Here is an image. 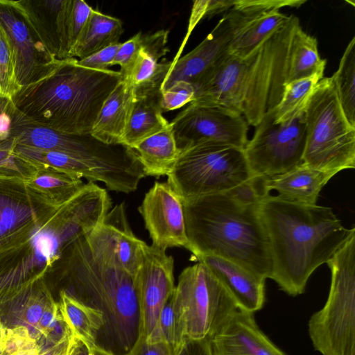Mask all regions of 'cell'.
<instances>
[{
    "label": "cell",
    "mask_w": 355,
    "mask_h": 355,
    "mask_svg": "<svg viewBox=\"0 0 355 355\" xmlns=\"http://www.w3.org/2000/svg\"><path fill=\"white\" fill-rule=\"evenodd\" d=\"M145 175H168L177 162L181 150L177 146L169 125L132 148Z\"/></svg>",
    "instance_id": "29"
},
{
    "label": "cell",
    "mask_w": 355,
    "mask_h": 355,
    "mask_svg": "<svg viewBox=\"0 0 355 355\" xmlns=\"http://www.w3.org/2000/svg\"><path fill=\"white\" fill-rule=\"evenodd\" d=\"M334 176L302 163L282 174L263 178L268 193L276 190L277 196L285 200L304 205H316L322 189Z\"/></svg>",
    "instance_id": "26"
},
{
    "label": "cell",
    "mask_w": 355,
    "mask_h": 355,
    "mask_svg": "<svg viewBox=\"0 0 355 355\" xmlns=\"http://www.w3.org/2000/svg\"><path fill=\"white\" fill-rule=\"evenodd\" d=\"M136 88L121 78L104 102L90 135L108 145H123Z\"/></svg>",
    "instance_id": "25"
},
{
    "label": "cell",
    "mask_w": 355,
    "mask_h": 355,
    "mask_svg": "<svg viewBox=\"0 0 355 355\" xmlns=\"http://www.w3.org/2000/svg\"><path fill=\"white\" fill-rule=\"evenodd\" d=\"M55 300L41 278L0 300V318L6 329H26L37 339V326L46 306Z\"/></svg>",
    "instance_id": "23"
},
{
    "label": "cell",
    "mask_w": 355,
    "mask_h": 355,
    "mask_svg": "<svg viewBox=\"0 0 355 355\" xmlns=\"http://www.w3.org/2000/svg\"><path fill=\"white\" fill-rule=\"evenodd\" d=\"M92 346L81 338L73 336L67 355H92Z\"/></svg>",
    "instance_id": "48"
},
{
    "label": "cell",
    "mask_w": 355,
    "mask_h": 355,
    "mask_svg": "<svg viewBox=\"0 0 355 355\" xmlns=\"http://www.w3.org/2000/svg\"><path fill=\"white\" fill-rule=\"evenodd\" d=\"M236 0H198L193 2L189 21L188 30L180 48L173 60H177L183 51L184 47L197 24L202 19L212 17L220 12L230 10Z\"/></svg>",
    "instance_id": "39"
},
{
    "label": "cell",
    "mask_w": 355,
    "mask_h": 355,
    "mask_svg": "<svg viewBox=\"0 0 355 355\" xmlns=\"http://www.w3.org/2000/svg\"><path fill=\"white\" fill-rule=\"evenodd\" d=\"M7 329L4 327L0 318V354L3 350L4 343L6 338Z\"/></svg>",
    "instance_id": "50"
},
{
    "label": "cell",
    "mask_w": 355,
    "mask_h": 355,
    "mask_svg": "<svg viewBox=\"0 0 355 355\" xmlns=\"http://www.w3.org/2000/svg\"><path fill=\"white\" fill-rule=\"evenodd\" d=\"M92 355H111V354L107 353L106 352H105L95 346H93L92 347Z\"/></svg>",
    "instance_id": "51"
},
{
    "label": "cell",
    "mask_w": 355,
    "mask_h": 355,
    "mask_svg": "<svg viewBox=\"0 0 355 355\" xmlns=\"http://www.w3.org/2000/svg\"><path fill=\"white\" fill-rule=\"evenodd\" d=\"M75 58L60 60L47 77L12 98L28 120L69 135H90L98 113L122 77L119 71L80 65Z\"/></svg>",
    "instance_id": "6"
},
{
    "label": "cell",
    "mask_w": 355,
    "mask_h": 355,
    "mask_svg": "<svg viewBox=\"0 0 355 355\" xmlns=\"http://www.w3.org/2000/svg\"><path fill=\"white\" fill-rule=\"evenodd\" d=\"M327 264L331 270L329 295L310 317L309 335L322 355H355V234Z\"/></svg>",
    "instance_id": "9"
},
{
    "label": "cell",
    "mask_w": 355,
    "mask_h": 355,
    "mask_svg": "<svg viewBox=\"0 0 355 355\" xmlns=\"http://www.w3.org/2000/svg\"><path fill=\"white\" fill-rule=\"evenodd\" d=\"M168 36L167 30L143 35L137 59L128 74L122 79L130 82L136 89L159 87L171 66V62H159V58L168 51L166 46Z\"/></svg>",
    "instance_id": "28"
},
{
    "label": "cell",
    "mask_w": 355,
    "mask_h": 355,
    "mask_svg": "<svg viewBox=\"0 0 355 355\" xmlns=\"http://www.w3.org/2000/svg\"><path fill=\"white\" fill-rule=\"evenodd\" d=\"M175 355H212L209 340L185 337L176 348Z\"/></svg>",
    "instance_id": "47"
},
{
    "label": "cell",
    "mask_w": 355,
    "mask_h": 355,
    "mask_svg": "<svg viewBox=\"0 0 355 355\" xmlns=\"http://www.w3.org/2000/svg\"><path fill=\"white\" fill-rule=\"evenodd\" d=\"M143 35L138 33L124 43H121L112 66H120L119 71L122 78H125L131 69L139 54L142 44Z\"/></svg>",
    "instance_id": "43"
},
{
    "label": "cell",
    "mask_w": 355,
    "mask_h": 355,
    "mask_svg": "<svg viewBox=\"0 0 355 355\" xmlns=\"http://www.w3.org/2000/svg\"><path fill=\"white\" fill-rule=\"evenodd\" d=\"M298 21L289 15L283 27L246 57L229 53L194 86L193 102L227 107L256 127L281 99L289 44Z\"/></svg>",
    "instance_id": "3"
},
{
    "label": "cell",
    "mask_w": 355,
    "mask_h": 355,
    "mask_svg": "<svg viewBox=\"0 0 355 355\" xmlns=\"http://www.w3.org/2000/svg\"><path fill=\"white\" fill-rule=\"evenodd\" d=\"M14 139L0 143V173L28 180L36 167L14 153Z\"/></svg>",
    "instance_id": "40"
},
{
    "label": "cell",
    "mask_w": 355,
    "mask_h": 355,
    "mask_svg": "<svg viewBox=\"0 0 355 355\" xmlns=\"http://www.w3.org/2000/svg\"><path fill=\"white\" fill-rule=\"evenodd\" d=\"M20 89L16 77L13 49L0 25V97L12 98Z\"/></svg>",
    "instance_id": "38"
},
{
    "label": "cell",
    "mask_w": 355,
    "mask_h": 355,
    "mask_svg": "<svg viewBox=\"0 0 355 355\" xmlns=\"http://www.w3.org/2000/svg\"><path fill=\"white\" fill-rule=\"evenodd\" d=\"M159 87L136 89V96L123 137L130 148L169 125L160 107Z\"/></svg>",
    "instance_id": "27"
},
{
    "label": "cell",
    "mask_w": 355,
    "mask_h": 355,
    "mask_svg": "<svg viewBox=\"0 0 355 355\" xmlns=\"http://www.w3.org/2000/svg\"><path fill=\"white\" fill-rule=\"evenodd\" d=\"M160 93L159 105L164 112L180 108L192 102L195 98L196 88L189 83L180 81Z\"/></svg>",
    "instance_id": "42"
},
{
    "label": "cell",
    "mask_w": 355,
    "mask_h": 355,
    "mask_svg": "<svg viewBox=\"0 0 355 355\" xmlns=\"http://www.w3.org/2000/svg\"><path fill=\"white\" fill-rule=\"evenodd\" d=\"M184 338L185 329L182 313L174 290L161 309L155 334L147 340H162L176 349Z\"/></svg>",
    "instance_id": "37"
},
{
    "label": "cell",
    "mask_w": 355,
    "mask_h": 355,
    "mask_svg": "<svg viewBox=\"0 0 355 355\" xmlns=\"http://www.w3.org/2000/svg\"><path fill=\"white\" fill-rule=\"evenodd\" d=\"M58 294L60 311L73 336L94 346L97 335L103 326V313L64 291H60Z\"/></svg>",
    "instance_id": "33"
},
{
    "label": "cell",
    "mask_w": 355,
    "mask_h": 355,
    "mask_svg": "<svg viewBox=\"0 0 355 355\" xmlns=\"http://www.w3.org/2000/svg\"><path fill=\"white\" fill-rule=\"evenodd\" d=\"M62 205L30 188L25 180L0 173V250L33 231Z\"/></svg>",
    "instance_id": "14"
},
{
    "label": "cell",
    "mask_w": 355,
    "mask_h": 355,
    "mask_svg": "<svg viewBox=\"0 0 355 355\" xmlns=\"http://www.w3.org/2000/svg\"><path fill=\"white\" fill-rule=\"evenodd\" d=\"M14 153L34 166L51 168L90 182H101V174L84 161L67 153L16 145Z\"/></svg>",
    "instance_id": "32"
},
{
    "label": "cell",
    "mask_w": 355,
    "mask_h": 355,
    "mask_svg": "<svg viewBox=\"0 0 355 355\" xmlns=\"http://www.w3.org/2000/svg\"><path fill=\"white\" fill-rule=\"evenodd\" d=\"M303 163L336 175L355 167V128L346 119L331 77L322 78L304 111Z\"/></svg>",
    "instance_id": "8"
},
{
    "label": "cell",
    "mask_w": 355,
    "mask_h": 355,
    "mask_svg": "<svg viewBox=\"0 0 355 355\" xmlns=\"http://www.w3.org/2000/svg\"><path fill=\"white\" fill-rule=\"evenodd\" d=\"M209 340L212 355H286L261 331L254 313L239 309Z\"/></svg>",
    "instance_id": "21"
},
{
    "label": "cell",
    "mask_w": 355,
    "mask_h": 355,
    "mask_svg": "<svg viewBox=\"0 0 355 355\" xmlns=\"http://www.w3.org/2000/svg\"><path fill=\"white\" fill-rule=\"evenodd\" d=\"M0 25L13 49L16 77L21 87L52 73L60 60L49 53L15 1L0 0Z\"/></svg>",
    "instance_id": "15"
},
{
    "label": "cell",
    "mask_w": 355,
    "mask_h": 355,
    "mask_svg": "<svg viewBox=\"0 0 355 355\" xmlns=\"http://www.w3.org/2000/svg\"><path fill=\"white\" fill-rule=\"evenodd\" d=\"M121 44V42H118L107 46L85 58L78 60V62L83 67L92 69H109L108 67L112 66Z\"/></svg>",
    "instance_id": "44"
},
{
    "label": "cell",
    "mask_w": 355,
    "mask_h": 355,
    "mask_svg": "<svg viewBox=\"0 0 355 355\" xmlns=\"http://www.w3.org/2000/svg\"><path fill=\"white\" fill-rule=\"evenodd\" d=\"M180 150L214 143L244 148L248 124L237 112L218 105L191 102L170 122Z\"/></svg>",
    "instance_id": "13"
},
{
    "label": "cell",
    "mask_w": 355,
    "mask_h": 355,
    "mask_svg": "<svg viewBox=\"0 0 355 355\" xmlns=\"http://www.w3.org/2000/svg\"><path fill=\"white\" fill-rule=\"evenodd\" d=\"M11 138L17 145L61 152L84 161L101 174L111 191L126 192L141 173V166L130 148L105 144L91 135L65 134L37 124L26 119L16 107Z\"/></svg>",
    "instance_id": "7"
},
{
    "label": "cell",
    "mask_w": 355,
    "mask_h": 355,
    "mask_svg": "<svg viewBox=\"0 0 355 355\" xmlns=\"http://www.w3.org/2000/svg\"><path fill=\"white\" fill-rule=\"evenodd\" d=\"M305 144L304 112L277 123L273 108L263 116L243 151L253 175L270 177L302 164Z\"/></svg>",
    "instance_id": "12"
},
{
    "label": "cell",
    "mask_w": 355,
    "mask_h": 355,
    "mask_svg": "<svg viewBox=\"0 0 355 355\" xmlns=\"http://www.w3.org/2000/svg\"><path fill=\"white\" fill-rule=\"evenodd\" d=\"M111 208L106 189L87 182L33 231L0 250V300L44 278L64 251L98 227Z\"/></svg>",
    "instance_id": "4"
},
{
    "label": "cell",
    "mask_w": 355,
    "mask_h": 355,
    "mask_svg": "<svg viewBox=\"0 0 355 355\" xmlns=\"http://www.w3.org/2000/svg\"><path fill=\"white\" fill-rule=\"evenodd\" d=\"M304 0H236L225 14L232 28L230 54L244 58L283 27L289 16L279 12L283 7H300Z\"/></svg>",
    "instance_id": "16"
},
{
    "label": "cell",
    "mask_w": 355,
    "mask_h": 355,
    "mask_svg": "<svg viewBox=\"0 0 355 355\" xmlns=\"http://www.w3.org/2000/svg\"><path fill=\"white\" fill-rule=\"evenodd\" d=\"M86 239L95 252L135 276L142 260L145 242L133 234L124 202L111 208Z\"/></svg>",
    "instance_id": "19"
},
{
    "label": "cell",
    "mask_w": 355,
    "mask_h": 355,
    "mask_svg": "<svg viewBox=\"0 0 355 355\" xmlns=\"http://www.w3.org/2000/svg\"><path fill=\"white\" fill-rule=\"evenodd\" d=\"M35 171L26 180L28 186L58 205L73 198L85 186L81 179L45 166H35Z\"/></svg>",
    "instance_id": "34"
},
{
    "label": "cell",
    "mask_w": 355,
    "mask_h": 355,
    "mask_svg": "<svg viewBox=\"0 0 355 355\" xmlns=\"http://www.w3.org/2000/svg\"><path fill=\"white\" fill-rule=\"evenodd\" d=\"M92 10L83 0H72L68 21L70 58H72V51L85 30Z\"/></svg>",
    "instance_id": "41"
},
{
    "label": "cell",
    "mask_w": 355,
    "mask_h": 355,
    "mask_svg": "<svg viewBox=\"0 0 355 355\" xmlns=\"http://www.w3.org/2000/svg\"><path fill=\"white\" fill-rule=\"evenodd\" d=\"M331 78L343 113L355 128V37L347 44Z\"/></svg>",
    "instance_id": "36"
},
{
    "label": "cell",
    "mask_w": 355,
    "mask_h": 355,
    "mask_svg": "<svg viewBox=\"0 0 355 355\" xmlns=\"http://www.w3.org/2000/svg\"><path fill=\"white\" fill-rule=\"evenodd\" d=\"M175 349L164 340H148L141 337L128 355H175Z\"/></svg>",
    "instance_id": "45"
},
{
    "label": "cell",
    "mask_w": 355,
    "mask_h": 355,
    "mask_svg": "<svg viewBox=\"0 0 355 355\" xmlns=\"http://www.w3.org/2000/svg\"><path fill=\"white\" fill-rule=\"evenodd\" d=\"M123 32V24L120 19L93 9L71 57L81 60L118 43Z\"/></svg>",
    "instance_id": "31"
},
{
    "label": "cell",
    "mask_w": 355,
    "mask_h": 355,
    "mask_svg": "<svg viewBox=\"0 0 355 355\" xmlns=\"http://www.w3.org/2000/svg\"><path fill=\"white\" fill-rule=\"evenodd\" d=\"M44 279L51 291H64L103 313L95 347L128 355L141 338L134 276L95 252L86 235L64 251Z\"/></svg>",
    "instance_id": "1"
},
{
    "label": "cell",
    "mask_w": 355,
    "mask_h": 355,
    "mask_svg": "<svg viewBox=\"0 0 355 355\" xmlns=\"http://www.w3.org/2000/svg\"><path fill=\"white\" fill-rule=\"evenodd\" d=\"M232 39L230 24L224 15L209 34L192 51L171 66L160 87V92L177 82L184 81L193 86L230 53Z\"/></svg>",
    "instance_id": "20"
},
{
    "label": "cell",
    "mask_w": 355,
    "mask_h": 355,
    "mask_svg": "<svg viewBox=\"0 0 355 355\" xmlns=\"http://www.w3.org/2000/svg\"><path fill=\"white\" fill-rule=\"evenodd\" d=\"M320 80L314 75L285 84L281 99L274 108L275 121L284 123L303 114Z\"/></svg>",
    "instance_id": "35"
},
{
    "label": "cell",
    "mask_w": 355,
    "mask_h": 355,
    "mask_svg": "<svg viewBox=\"0 0 355 355\" xmlns=\"http://www.w3.org/2000/svg\"><path fill=\"white\" fill-rule=\"evenodd\" d=\"M225 286L239 310L254 313L265 302V281L240 266L215 255L197 257Z\"/></svg>",
    "instance_id": "24"
},
{
    "label": "cell",
    "mask_w": 355,
    "mask_h": 355,
    "mask_svg": "<svg viewBox=\"0 0 355 355\" xmlns=\"http://www.w3.org/2000/svg\"><path fill=\"white\" fill-rule=\"evenodd\" d=\"M139 211L153 246L164 250L173 247L189 250L182 200L167 182H155L145 194Z\"/></svg>",
    "instance_id": "18"
},
{
    "label": "cell",
    "mask_w": 355,
    "mask_h": 355,
    "mask_svg": "<svg viewBox=\"0 0 355 355\" xmlns=\"http://www.w3.org/2000/svg\"><path fill=\"white\" fill-rule=\"evenodd\" d=\"M174 260L166 250L145 243L141 264L134 276L140 311L141 337L155 334L159 315L167 298L175 290Z\"/></svg>",
    "instance_id": "17"
},
{
    "label": "cell",
    "mask_w": 355,
    "mask_h": 355,
    "mask_svg": "<svg viewBox=\"0 0 355 355\" xmlns=\"http://www.w3.org/2000/svg\"><path fill=\"white\" fill-rule=\"evenodd\" d=\"M259 210L268 240L270 279L286 294L304 293L312 273L355 234L329 207L304 205L268 194Z\"/></svg>",
    "instance_id": "2"
},
{
    "label": "cell",
    "mask_w": 355,
    "mask_h": 355,
    "mask_svg": "<svg viewBox=\"0 0 355 355\" xmlns=\"http://www.w3.org/2000/svg\"><path fill=\"white\" fill-rule=\"evenodd\" d=\"M326 63L319 54L317 39L305 33L298 21L289 44L285 84L314 75L323 78Z\"/></svg>",
    "instance_id": "30"
},
{
    "label": "cell",
    "mask_w": 355,
    "mask_h": 355,
    "mask_svg": "<svg viewBox=\"0 0 355 355\" xmlns=\"http://www.w3.org/2000/svg\"><path fill=\"white\" fill-rule=\"evenodd\" d=\"M182 202L189 251L195 258L215 255L260 279L270 278L272 263L259 204H242L227 193Z\"/></svg>",
    "instance_id": "5"
},
{
    "label": "cell",
    "mask_w": 355,
    "mask_h": 355,
    "mask_svg": "<svg viewBox=\"0 0 355 355\" xmlns=\"http://www.w3.org/2000/svg\"><path fill=\"white\" fill-rule=\"evenodd\" d=\"M72 336L66 338L55 346L46 349L39 355H67L70 340Z\"/></svg>",
    "instance_id": "49"
},
{
    "label": "cell",
    "mask_w": 355,
    "mask_h": 355,
    "mask_svg": "<svg viewBox=\"0 0 355 355\" xmlns=\"http://www.w3.org/2000/svg\"><path fill=\"white\" fill-rule=\"evenodd\" d=\"M185 337L208 339L239 310L225 286L202 263L184 268L175 288Z\"/></svg>",
    "instance_id": "11"
},
{
    "label": "cell",
    "mask_w": 355,
    "mask_h": 355,
    "mask_svg": "<svg viewBox=\"0 0 355 355\" xmlns=\"http://www.w3.org/2000/svg\"><path fill=\"white\" fill-rule=\"evenodd\" d=\"M254 176L243 148L205 143L181 150L167 182L186 201L227 192Z\"/></svg>",
    "instance_id": "10"
},
{
    "label": "cell",
    "mask_w": 355,
    "mask_h": 355,
    "mask_svg": "<svg viewBox=\"0 0 355 355\" xmlns=\"http://www.w3.org/2000/svg\"><path fill=\"white\" fill-rule=\"evenodd\" d=\"M72 0H18L42 42L58 60L70 58L68 21Z\"/></svg>",
    "instance_id": "22"
},
{
    "label": "cell",
    "mask_w": 355,
    "mask_h": 355,
    "mask_svg": "<svg viewBox=\"0 0 355 355\" xmlns=\"http://www.w3.org/2000/svg\"><path fill=\"white\" fill-rule=\"evenodd\" d=\"M15 105L12 98L0 97V143L11 138Z\"/></svg>",
    "instance_id": "46"
}]
</instances>
